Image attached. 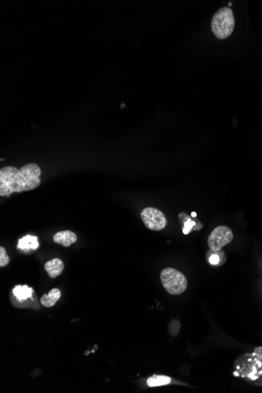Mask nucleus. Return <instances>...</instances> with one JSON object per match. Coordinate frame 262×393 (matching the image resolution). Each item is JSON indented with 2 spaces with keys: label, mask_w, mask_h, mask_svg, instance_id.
<instances>
[{
  "label": "nucleus",
  "mask_w": 262,
  "mask_h": 393,
  "mask_svg": "<svg viewBox=\"0 0 262 393\" xmlns=\"http://www.w3.org/2000/svg\"><path fill=\"white\" fill-rule=\"evenodd\" d=\"M42 172L35 164H28L18 169L13 166L0 170V196H10L14 192L35 190L41 184Z\"/></svg>",
  "instance_id": "obj_1"
},
{
  "label": "nucleus",
  "mask_w": 262,
  "mask_h": 393,
  "mask_svg": "<svg viewBox=\"0 0 262 393\" xmlns=\"http://www.w3.org/2000/svg\"><path fill=\"white\" fill-rule=\"evenodd\" d=\"M235 28L232 10L222 8L214 14L212 20V30L218 40H226L231 36Z\"/></svg>",
  "instance_id": "obj_2"
},
{
  "label": "nucleus",
  "mask_w": 262,
  "mask_h": 393,
  "mask_svg": "<svg viewBox=\"0 0 262 393\" xmlns=\"http://www.w3.org/2000/svg\"><path fill=\"white\" fill-rule=\"evenodd\" d=\"M160 280L164 289L170 294H182L187 289V278L183 273L173 268H166L162 270L160 273Z\"/></svg>",
  "instance_id": "obj_3"
},
{
  "label": "nucleus",
  "mask_w": 262,
  "mask_h": 393,
  "mask_svg": "<svg viewBox=\"0 0 262 393\" xmlns=\"http://www.w3.org/2000/svg\"><path fill=\"white\" fill-rule=\"evenodd\" d=\"M140 218L144 226L152 231H160L168 224V219L160 210L146 208L140 213Z\"/></svg>",
  "instance_id": "obj_4"
},
{
  "label": "nucleus",
  "mask_w": 262,
  "mask_h": 393,
  "mask_svg": "<svg viewBox=\"0 0 262 393\" xmlns=\"http://www.w3.org/2000/svg\"><path fill=\"white\" fill-rule=\"evenodd\" d=\"M232 238L233 233L231 228L227 226H218L210 234L208 240V246L212 250L216 252L231 242Z\"/></svg>",
  "instance_id": "obj_5"
},
{
  "label": "nucleus",
  "mask_w": 262,
  "mask_h": 393,
  "mask_svg": "<svg viewBox=\"0 0 262 393\" xmlns=\"http://www.w3.org/2000/svg\"><path fill=\"white\" fill-rule=\"evenodd\" d=\"M53 240L56 244H60L64 248H68L72 244L76 242L77 236L72 232L64 230L56 232L55 235H54Z\"/></svg>",
  "instance_id": "obj_6"
},
{
  "label": "nucleus",
  "mask_w": 262,
  "mask_h": 393,
  "mask_svg": "<svg viewBox=\"0 0 262 393\" xmlns=\"http://www.w3.org/2000/svg\"><path fill=\"white\" fill-rule=\"evenodd\" d=\"M46 272L50 278H54L59 276L64 270V263L60 259L54 258L46 263Z\"/></svg>",
  "instance_id": "obj_7"
},
{
  "label": "nucleus",
  "mask_w": 262,
  "mask_h": 393,
  "mask_svg": "<svg viewBox=\"0 0 262 393\" xmlns=\"http://www.w3.org/2000/svg\"><path fill=\"white\" fill-rule=\"evenodd\" d=\"M40 244H38V238L35 236L28 235L26 236L19 240L18 248L24 250V252H30V250H35L38 249Z\"/></svg>",
  "instance_id": "obj_8"
},
{
  "label": "nucleus",
  "mask_w": 262,
  "mask_h": 393,
  "mask_svg": "<svg viewBox=\"0 0 262 393\" xmlns=\"http://www.w3.org/2000/svg\"><path fill=\"white\" fill-rule=\"evenodd\" d=\"M62 296L60 290L58 288H54L51 290L48 294H44L41 298V304L42 306L46 308H50L56 304V302L60 299Z\"/></svg>",
  "instance_id": "obj_9"
},
{
  "label": "nucleus",
  "mask_w": 262,
  "mask_h": 393,
  "mask_svg": "<svg viewBox=\"0 0 262 393\" xmlns=\"http://www.w3.org/2000/svg\"><path fill=\"white\" fill-rule=\"evenodd\" d=\"M12 292L15 297L20 302L28 300L32 297L33 294L32 288H28L26 285H16Z\"/></svg>",
  "instance_id": "obj_10"
},
{
  "label": "nucleus",
  "mask_w": 262,
  "mask_h": 393,
  "mask_svg": "<svg viewBox=\"0 0 262 393\" xmlns=\"http://www.w3.org/2000/svg\"><path fill=\"white\" fill-rule=\"evenodd\" d=\"M172 382V378L164 375H152L147 380V384L150 388L166 386Z\"/></svg>",
  "instance_id": "obj_11"
},
{
  "label": "nucleus",
  "mask_w": 262,
  "mask_h": 393,
  "mask_svg": "<svg viewBox=\"0 0 262 393\" xmlns=\"http://www.w3.org/2000/svg\"><path fill=\"white\" fill-rule=\"evenodd\" d=\"M210 252H212V254L208 257V260L210 264L213 266H220L226 262V254L222 250H216V252L210 250Z\"/></svg>",
  "instance_id": "obj_12"
},
{
  "label": "nucleus",
  "mask_w": 262,
  "mask_h": 393,
  "mask_svg": "<svg viewBox=\"0 0 262 393\" xmlns=\"http://www.w3.org/2000/svg\"><path fill=\"white\" fill-rule=\"evenodd\" d=\"M10 263V258L8 256L5 248H0V267H5Z\"/></svg>",
  "instance_id": "obj_13"
},
{
  "label": "nucleus",
  "mask_w": 262,
  "mask_h": 393,
  "mask_svg": "<svg viewBox=\"0 0 262 393\" xmlns=\"http://www.w3.org/2000/svg\"><path fill=\"white\" fill-rule=\"evenodd\" d=\"M196 224V223L195 222L192 220L190 218H187V220L184 222V228H183V233H184V235H188L192 231L193 226H195Z\"/></svg>",
  "instance_id": "obj_14"
},
{
  "label": "nucleus",
  "mask_w": 262,
  "mask_h": 393,
  "mask_svg": "<svg viewBox=\"0 0 262 393\" xmlns=\"http://www.w3.org/2000/svg\"><path fill=\"white\" fill-rule=\"evenodd\" d=\"M254 354L255 356H256V358H257L259 361L262 362V346L255 348L254 353Z\"/></svg>",
  "instance_id": "obj_15"
},
{
  "label": "nucleus",
  "mask_w": 262,
  "mask_h": 393,
  "mask_svg": "<svg viewBox=\"0 0 262 393\" xmlns=\"http://www.w3.org/2000/svg\"><path fill=\"white\" fill-rule=\"evenodd\" d=\"M191 215H192V217H193V218L196 217V212H192V213Z\"/></svg>",
  "instance_id": "obj_16"
},
{
  "label": "nucleus",
  "mask_w": 262,
  "mask_h": 393,
  "mask_svg": "<svg viewBox=\"0 0 262 393\" xmlns=\"http://www.w3.org/2000/svg\"><path fill=\"white\" fill-rule=\"evenodd\" d=\"M232 2H230V4H228V6H232Z\"/></svg>",
  "instance_id": "obj_17"
}]
</instances>
